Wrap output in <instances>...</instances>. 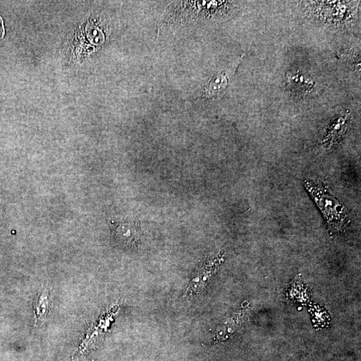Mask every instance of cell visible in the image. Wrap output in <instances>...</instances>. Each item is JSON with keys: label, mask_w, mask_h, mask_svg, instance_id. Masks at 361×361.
Segmentation results:
<instances>
[{"label": "cell", "mask_w": 361, "mask_h": 361, "mask_svg": "<svg viewBox=\"0 0 361 361\" xmlns=\"http://www.w3.org/2000/svg\"><path fill=\"white\" fill-rule=\"evenodd\" d=\"M306 187L323 213L331 229L341 230L347 225L349 222L347 211L338 200L330 196L323 185L309 181L306 182Z\"/></svg>", "instance_id": "1"}, {"label": "cell", "mask_w": 361, "mask_h": 361, "mask_svg": "<svg viewBox=\"0 0 361 361\" xmlns=\"http://www.w3.org/2000/svg\"><path fill=\"white\" fill-rule=\"evenodd\" d=\"M243 57V55H241L238 61L235 62L230 68H228L216 74L209 81L205 87V97L208 98V99H214V98L219 97L220 95H222L229 84L231 77L234 75Z\"/></svg>", "instance_id": "2"}, {"label": "cell", "mask_w": 361, "mask_h": 361, "mask_svg": "<svg viewBox=\"0 0 361 361\" xmlns=\"http://www.w3.org/2000/svg\"><path fill=\"white\" fill-rule=\"evenodd\" d=\"M288 88L298 97L309 95L314 89L315 80L309 74L300 70H290L286 74Z\"/></svg>", "instance_id": "3"}, {"label": "cell", "mask_w": 361, "mask_h": 361, "mask_svg": "<svg viewBox=\"0 0 361 361\" xmlns=\"http://www.w3.org/2000/svg\"><path fill=\"white\" fill-rule=\"evenodd\" d=\"M50 302L49 293L46 290H42L38 295L37 300L34 302V314L36 322L44 321L50 313Z\"/></svg>", "instance_id": "4"}]
</instances>
